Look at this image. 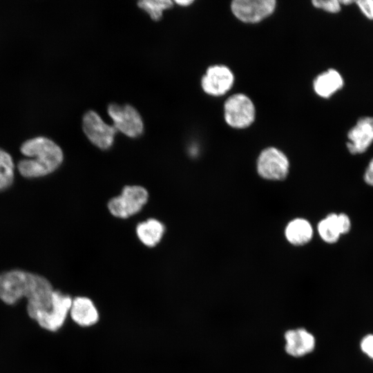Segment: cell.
<instances>
[{
  "label": "cell",
  "mask_w": 373,
  "mask_h": 373,
  "mask_svg": "<svg viewBox=\"0 0 373 373\" xmlns=\"http://www.w3.org/2000/svg\"><path fill=\"white\" fill-rule=\"evenodd\" d=\"M53 292L50 282L41 276L18 269L0 274V299L12 305L25 297L31 318L37 312L50 308Z\"/></svg>",
  "instance_id": "1"
},
{
  "label": "cell",
  "mask_w": 373,
  "mask_h": 373,
  "mask_svg": "<svg viewBox=\"0 0 373 373\" xmlns=\"http://www.w3.org/2000/svg\"><path fill=\"white\" fill-rule=\"evenodd\" d=\"M20 151L27 158L17 165L20 174L26 178H36L55 171L62 163L64 154L60 146L45 136L26 140Z\"/></svg>",
  "instance_id": "2"
},
{
  "label": "cell",
  "mask_w": 373,
  "mask_h": 373,
  "mask_svg": "<svg viewBox=\"0 0 373 373\" xmlns=\"http://www.w3.org/2000/svg\"><path fill=\"white\" fill-rule=\"evenodd\" d=\"M149 193L140 186H126L122 193L110 200L108 208L117 218H126L139 212L146 203Z\"/></svg>",
  "instance_id": "3"
},
{
  "label": "cell",
  "mask_w": 373,
  "mask_h": 373,
  "mask_svg": "<svg viewBox=\"0 0 373 373\" xmlns=\"http://www.w3.org/2000/svg\"><path fill=\"white\" fill-rule=\"evenodd\" d=\"M258 175L271 181H282L289 171V162L286 155L275 147L265 149L260 153L256 164Z\"/></svg>",
  "instance_id": "4"
},
{
  "label": "cell",
  "mask_w": 373,
  "mask_h": 373,
  "mask_svg": "<svg viewBox=\"0 0 373 373\" xmlns=\"http://www.w3.org/2000/svg\"><path fill=\"white\" fill-rule=\"evenodd\" d=\"M256 111L251 100L245 95L236 93L230 96L224 104V117L231 127L244 128L255 119Z\"/></svg>",
  "instance_id": "5"
},
{
  "label": "cell",
  "mask_w": 373,
  "mask_h": 373,
  "mask_svg": "<svg viewBox=\"0 0 373 373\" xmlns=\"http://www.w3.org/2000/svg\"><path fill=\"white\" fill-rule=\"evenodd\" d=\"M72 300L68 295L54 291L50 308L47 311L37 312L32 319L47 330L57 331L64 323L70 312Z\"/></svg>",
  "instance_id": "6"
},
{
  "label": "cell",
  "mask_w": 373,
  "mask_h": 373,
  "mask_svg": "<svg viewBox=\"0 0 373 373\" xmlns=\"http://www.w3.org/2000/svg\"><path fill=\"white\" fill-rule=\"evenodd\" d=\"M108 113L117 131L130 137H136L142 133L144 126L142 117L133 106L111 104L108 107Z\"/></svg>",
  "instance_id": "7"
},
{
  "label": "cell",
  "mask_w": 373,
  "mask_h": 373,
  "mask_svg": "<svg viewBox=\"0 0 373 373\" xmlns=\"http://www.w3.org/2000/svg\"><path fill=\"white\" fill-rule=\"evenodd\" d=\"M82 124L86 135L94 145L104 150L112 146L117 130L106 124L96 112L86 113Z\"/></svg>",
  "instance_id": "8"
},
{
  "label": "cell",
  "mask_w": 373,
  "mask_h": 373,
  "mask_svg": "<svg viewBox=\"0 0 373 373\" xmlns=\"http://www.w3.org/2000/svg\"><path fill=\"white\" fill-rule=\"evenodd\" d=\"M274 0H235L231 5L233 15L246 23H256L270 15L276 8Z\"/></svg>",
  "instance_id": "9"
},
{
  "label": "cell",
  "mask_w": 373,
  "mask_h": 373,
  "mask_svg": "<svg viewBox=\"0 0 373 373\" xmlns=\"http://www.w3.org/2000/svg\"><path fill=\"white\" fill-rule=\"evenodd\" d=\"M234 76L231 70L223 65L208 68L201 80L203 90L213 96L224 95L232 87Z\"/></svg>",
  "instance_id": "10"
},
{
  "label": "cell",
  "mask_w": 373,
  "mask_h": 373,
  "mask_svg": "<svg viewBox=\"0 0 373 373\" xmlns=\"http://www.w3.org/2000/svg\"><path fill=\"white\" fill-rule=\"evenodd\" d=\"M285 351L294 358H301L312 353L316 346L314 336L303 327L287 330L284 334Z\"/></svg>",
  "instance_id": "11"
},
{
  "label": "cell",
  "mask_w": 373,
  "mask_h": 373,
  "mask_svg": "<svg viewBox=\"0 0 373 373\" xmlns=\"http://www.w3.org/2000/svg\"><path fill=\"white\" fill-rule=\"evenodd\" d=\"M348 149L352 153L364 152L373 142V117H363L349 131Z\"/></svg>",
  "instance_id": "12"
},
{
  "label": "cell",
  "mask_w": 373,
  "mask_h": 373,
  "mask_svg": "<svg viewBox=\"0 0 373 373\" xmlns=\"http://www.w3.org/2000/svg\"><path fill=\"white\" fill-rule=\"evenodd\" d=\"M350 228V219L343 213L328 215L319 222L317 227L321 238L328 243L337 241L340 235L347 233Z\"/></svg>",
  "instance_id": "13"
},
{
  "label": "cell",
  "mask_w": 373,
  "mask_h": 373,
  "mask_svg": "<svg viewBox=\"0 0 373 373\" xmlns=\"http://www.w3.org/2000/svg\"><path fill=\"white\" fill-rule=\"evenodd\" d=\"M70 313L73 320L79 325L88 327L99 320V313L93 302L86 297H76L72 300Z\"/></svg>",
  "instance_id": "14"
},
{
  "label": "cell",
  "mask_w": 373,
  "mask_h": 373,
  "mask_svg": "<svg viewBox=\"0 0 373 373\" xmlns=\"http://www.w3.org/2000/svg\"><path fill=\"white\" fill-rule=\"evenodd\" d=\"M285 235L290 244L303 246L307 244L312 238L313 229L307 220L298 218L287 224L285 229Z\"/></svg>",
  "instance_id": "15"
},
{
  "label": "cell",
  "mask_w": 373,
  "mask_h": 373,
  "mask_svg": "<svg viewBox=\"0 0 373 373\" xmlns=\"http://www.w3.org/2000/svg\"><path fill=\"white\" fill-rule=\"evenodd\" d=\"M165 231L164 224L159 220L151 218L139 223L136 233L140 240L147 247H154L161 240Z\"/></svg>",
  "instance_id": "16"
},
{
  "label": "cell",
  "mask_w": 373,
  "mask_h": 373,
  "mask_svg": "<svg viewBox=\"0 0 373 373\" xmlns=\"http://www.w3.org/2000/svg\"><path fill=\"white\" fill-rule=\"evenodd\" d=\"M343 84L341 75L336 70L329 69L316 77L314 88L318 95L327 98L340 89Z\"/></svg>",
  "instance_id": "17"
},
{
  "label": "cell",
  "mask_w": 373,
  "mask_h": 373,
  "mask_svg": "<svg viewBox=\"0 0 373 373\" xmlns=\"http://www.w3.org/2000/svg\"><path fill=\"white\" fill-rule=\"evenodd\" d=\"M14 162L12 156L0 149V191L10 187L14 180Z\"/></svg>",
  "instance_id": "18"
},
{
  "label": "cell",
  "mask_w": 373,
  "mask_h": 373,
  "mask_svg": "<svg viewBox=\"0 0 373 373\" xmlns=\"http://www.w3.org/2000/svg\"><path fill=\"white\" fill-rule=\"evenodd\" d=\"M138 6L146 11L153 20H159L164 10L173 6V3L169 0H143L137 3Z\"/></svg>",
  "instance_id": "19"
},
{
  "label": "cell",
  "mask_w": 373,
  "mask_h": 373,
  "mask_svg": "<svg viewBox=\"0 0 373 373\" xmlns=\"http://www.w3.org/2000/svg\"><path fill=\"white\" fill-rule=\"evenodd\" d=\"M312 3L314 7L334 13L341 10L340 1L337 0H314Z\"/></svg>",
  "instance_id": "20"
},
{
  "label": "cell",
  "mask_w": 373,
  "mask_h": 373,
  "mask_svg": "<svg viewBox=\"0 0 373 373\" xmlns=\"http://www.w3.org/2000/svg\"><path fill=\"white\" fill-rule=\"evenodd\" d=\"M356 3L367 18L373 19V0H360Z\"/></svg>",
  "instance_id": "21"
},
{
  "label": "cell",
  "mask_w": 373,
  "mask_h": 373,
  "mask_svg": "<svg viewBox=\"0 0 373 373\" xmlns=\"http://www.w3.org/2000/svg\"><path fill=\"white\" fill-rule=\"evenodd\" d=\"M361 347L362 350L373 359V334H370L363 338Z\"/></svg>",
  "instance_id": "22"
},
{
  "label": "cell",
  "mask_w": 373,
  "mask_h": 373,
  "mask_svg": "<svg viewBox=\"0 0 373 373\" xmlns=\"http://www.w3.org/2000/svg\"><path fill=\"white\" fill-rule=\"evenodd\" d=\"M365 178L368 184L373 185V160L369 164L365 173Z\"/></svg>",
  "instance_id": "23"
},
{
  "label": "cell",
  "mask_w": 373,
  "mask_h": 373,
  "mask_svg": "<svg viewBox=\"0 0 373 373\" xmlns=\"http://www.w3.org/2000/svg\"><path fill=\"white\" fill-rule=\"evenodd\" d=\"M175 2L180 6H187L193 3L192 0H181L175 1Z\"/></svg>",
  "instance_id": "24"
}]
</instances>
